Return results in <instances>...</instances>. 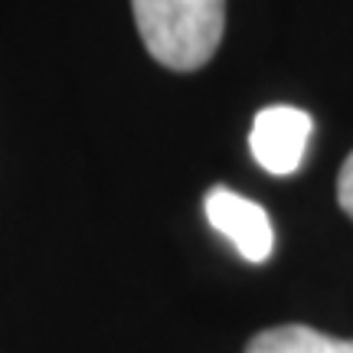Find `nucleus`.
I'll list each match as a JSON object with an SVG mask.
<instances>
[{
    "instance_id": "20e7f679",
    "label": "nucleus",
    "mask_w": 353,
    "mask_h": 353,
    "mask_svg": "<svg viewBox=\"0 0 353 353\" xmlns=\"http://www.w3.org/2000/svg\"><path fill=\"white\" fill-rule=\"evenodd\" d=\"M245 353H353V341H337L304 324H285L255 334Z\"/></svg>"
},
{
    "instance_id": "39448f33",
    "label": "nucleus",
    "mask_w": 353,
    "mask_h": 353,
    "mask_svg": "<svg viewBox=\"0 0 353 353\" xmlns=\"http://www.w3.org/2000/svg\"><path fill=\"white\" fill-rule=\"evenodd\" d=\"M337 203H341V210L353 219V151L350 157L343 161L341 174H337Z\"/></svg>"
},
{
    "instance_id": "f03ea898",
    "label": "nucleus",
    "mask_w": 353,
    "mask_h": 353,
    "mask_svg": "<svg viewBox=\"0 0 353 353\" xmlns=\"http://www.w3.org/2000/svg\"><path fill=\"white\" fill-rule=\"evenodd\" d=\"M311 114L294 108V105H272L262 108L252 121L249 134V151L255 164L275 176L294 174L304 161L307 138H311Z\"/></svg>"
},
{
    "instance_id": "7ed1b4c3",
    "label": "nucleus",
    "mask_w": 353,
    "mask_h": 353,
    "mask_svg": "<svg viewBox=\"0 0 353 353\" xmlns=\"http://www.w3.org/2000/svg\"><path fill=\"white\" fill-rule=\"evenodd\" d=\"M203 210H206L210 226L219 236H226L245 262H265L272 255L275 229H272L268 213L255 200H245L242 193L229 187H213L203 200Z\"/></svg>"
},
{
    "instance_id": "f257e3e1",
    "label": "nucleus",
    "mask_w": 353,
    "mask_h": 353,
    "mask_svg": "<svg viewBox=\"0 0 353 353\" xmlns=\"http://www.w3.org/2000/svg\"><path fill=\"white\" fill-rule=\"evenodd\" d=\"M141 43L176 72H193L213 59L226 30V0H131Z\"/></svg>"
}]
</instances>
